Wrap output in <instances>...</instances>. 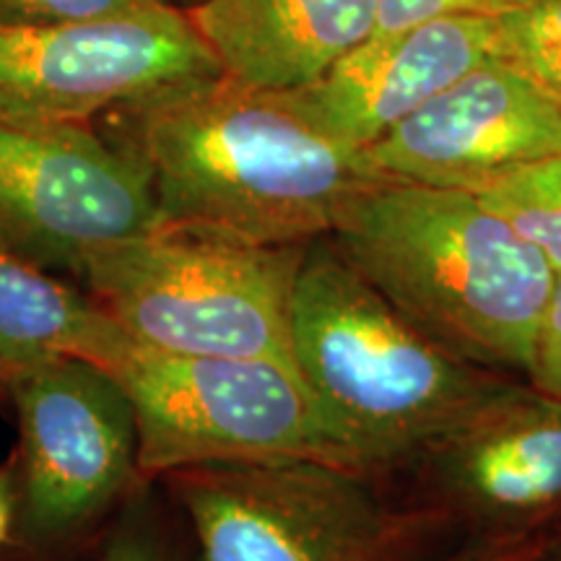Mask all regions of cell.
Instances as JSON below:
<instances>
[{
  "mask_svg": "<svg viewBox=\"0 0 561 561\" xmlns=\"http://www.w3.org/2000/svg\"><path fill=\"white\" fill-rule=\"evenodd\" d=\"M107 115L110 140L146 172L164 227L310 244L396 180L307 123L284 91L224 73L167 83Z\"/></svg>",
  "mask_w": 561,
  "mask_h": 561,
  "instance_id": "1",
  "label": "cell"
},
{
  "mask_svg": "<svg viewBox=\"0 0 561 561\" xmlns=\"http://www.w3.org/2000/svg\"><path fill=\"white\" fill-rule=\"evenodd\" d=\"M331 237L434 343L528 380L557 271L479 195L390 180L364 193Z\"/></svg>",
  "mask_w": 561,
  "mask_h": 561,
  "instance_id": "2",
  "label": "cell"
},
{
  "mask_svg": "<svg viewBox=\"0 0 561 561\" xmlns=\"http://www.w3.org/2000/svg\"><path fill=\"white\" fill-rule=\"evenodd\" d=\"M291 354L351 468L380 473L507 390L382 297L331 234L307 244L291 299Z\"/></svg>",
  "mask_w": 561,
  "mask_h": 561,
  "instance_id": "3",
  "label": "cell"
},
{
  "mask_svg": "<svg viewBox=\"0 0 561 561\" xmlns=\"http://www.w3.org/2000/svg\"><path fill=\"white\" fill-rule=\"evenodd\" d=\"M305 250L161 224L96 250L79 273L133 343L297 369L291 299Z\"/></svg>",
  "mask_w": 561,
  "mask_h": 561,
  "instance_id": "4",
  "label": "cell"
},
{
  "mask_svg": "<svg viewBox=\"0 0 561 561\" xmlns=\"http://www.w3.org/2000/svg\"><path fill=\"white\" fill-rule=\"evenodd\" d=\"M195 561H405L424 525L375 473L320 458L227 460L170 473Z\"/></svg>",
  "mask_w": 561,
  "mask_h": 561,
  "instance_id": "5",
  "label": "cell"
},
{
  "mask_svg": "<svg viewBox=\"0 0 561 561\" xmlns=\"http://www.w3.org/2000/svg\"><path fill=\"white\" fill-rule=\"evenodd\" d=\"M104 367L136 411L144 471L170 476L265 458L348 466L299 371L286 364L170 354L125 339Z\"/></svg>",
  "mask_w": 561,
  "mask_h": 561,
  "instance_id": "6",
  "label": "cell"
},
{
  "mask_svg": "<svg viewBox=\"0 0 561 561\" xmlns=\"http://www.w3.org/2000/svg\"><path fill=\"white\" fill-rule=\"evenodd\" d=\"M159 227L146 172L89 123L0 115V244L79 273L96 250Z\"/></svg>",
  "mask_w": 561,
  "mask_h": 561,
  "instance_id": "7",
  "label": "cell"
},
{
  "mask_svg": "<svg viewBox=\"0 0 561 561\" xmlns=\"http://www.w3.org/2000/svg\"><path fill=\"white\" fill-rule=\"evenodd\" d=\"M403 466L426 523L468 541H538L561 525V401L515 380Z\"/></svg>",
  "mask_w": 561,
  "mask_h": 561,
  "instance_id": "8",
  "label": "cell"
},
{
  "mask_svg": "<svg viewBox=\"0 0 561 561\" xmlns=\"http://www.w3.org/2000/svg\"><path fill=\"white\" fill-rule=\"evenodd\" d=\"M216 73L180 5L87 24H0V115L89 123L167 83Z\"/></svg>",
  "mask_w": 561,
  "mask_h": 561,
  "instance_id": "9",
  "label": "cell"
},
{
  "mask_svg": "<svg viewBox=\"0 0 561 561\" xmlns=\"http://www.w3.org/2000/svg\"><path fill=\"white\" fill-rule=\"evenodd\" d=\"M26 473V523L58 538L89 523L138 468L128 392L102 364L58 356L5 371Z\"/></svg>",
  "mask_w": 561,
  "mask_h": 561,
  "instance_id": "10",
  "label": "cell"
},
{
  "mask_svg": "<svg viewBox=\"0 0 561 561\" xmlns=\"http://www.w3.org/2000/svg\"><path fill=\"white\" fill-rule=\"evenodd\" d=\"M403 182L481 193L510 172L561 153V94L489 58L367 149Z\"/></svg>",
  "mask_w": 561,
  "mask_h": 561,
  "instance_id": "11",
  "label": "cell"
},
{
  "mask_svg": "<svg viewBox=\"0 0 561 561\" xmlns=\"http://www.w3.org/2000/svg\"><path fill=\"white\" fill-rule=\"evenodd\" d=\"M496 55V19H432L371 34L307 87L291 107L335 144L367 151L468 70Z\"/></svg>",
  "mask_w": 561,
  "mask_h": 561,
  "instance_id": "12",
  "label": "cell"
},
{
  "mask_svg": "<svg viewBox=\"0 0 561 561\" xmlns=\"http://www.w3.org/2000/svg\"><path fill=\"white\" fill-rule=\"evenodd\" d=\"M185 13L224 76L271 91L318 81L377 30V0H206Z\"/></svg>",
  "mask_w": 561,
  "mask_h": 561,
  "instance_id": "13",
  "label": "cell"
},
{
  "mask_svg": "<svg viewBox=\"0 0 561 561\" xmlns=\"http://www.w3.org/2000/svg\"><path fill=\"white\" fill-rule=\"evenodd\" d=\"M128 339L115 320L24 255L0 244V371L81 356L107 364Z\"/></svg>",
  "mask_w": 561,
  "mask_h": 561,
  "instance_id": "14",
  "label": "cell"
},
{
  "mask_svg": "<svg viewBox=\"0 0 561 561\" xmlns=\"http://www.w3.org/2000/svg\"><path fill=\"white\" fill-rule=\"evenodd\" d=\"M476 195L561 273V153L510 172Z\"/></svg>",
  "mask_w": 561,
  "mask_h": 561,
  "instance_id": "15",
  "label": "cell"
},
{
  "mask_svg": "<svg viewBox=\"0 0 561 561\" xmlns=\"http://www.w3.org/2000/svg\"><path fill=\"white\" fill-rule=\"evenodd\" d=\"M496 58L561 94V0H533L496 19Z\"/></svg>",
  "mask_w": 561,
  "mask_h": 561,
  "instance_id": "16",
  "label": "cell"
},
{
  "mask_svg": "<svg viewBox=\"0 0 561 561\" xmlns=\"http://www.w3.org/2000/svg\"><path fill=\"white\" fill-rule=\"evenodd\" d=\"M174 5V0H0V24H87Z\"/></svg>",
  "mask_w": 561,
  "mask_h": 561,
  "instance_id": "17",
  "label": "cell"
},
{
  "mask_svg": "<svg viewBox=\"0 0 561 561\" xmlns=\"http://www.w3.org/2000/svg\"><path fill=\"white\" fill-rule=\"evenodd\" d=\"M533 0H377V30L388 34L405 30L432 19L450 16H481L504 19L510 13L523 11Z\"/></svg>",
  "mask_w": 561,
  "mask_h": 561,
  "instance_id": "18",
  "label": "cell"
},
{
  "mask_svg": "<svg viewBox=\"0 0 561 561\" xmlns=\"http://www.w3.org/2000/svg\"><path fill=\"white\" fill-rule=\"evenodd\" d=\"M528 382L561 401V273H557L551 301L538 331L536 362H533Z\"/></svg>",
  "mask_w": 561,
  "mask_h": 561,
  "instance_id": "19",
  "label": "cell"
},
{
  "mask_svg": "<svg viewBox=\"0 0 561 561\" xmlns=\"http://www.w3.org/2000/svg\"><path fill=\"white\" fill-rule=\"evenodd\" d=\"M538 541H541V538H538ZM538 541H523V543L466 541L462 549L437 561H533Z\"/></svg>",
  "mask_w": 561,
  "mask_h": 561,
  "instance_id": "20",
  "label": "cell"
},
{
  "mask_svg": "<svg viewBox=\"0 0 561 561\" xmlns=\"http://www.w3.org/2000/svg\"><path fill=\"white\" fill-rule=\"evenodd\" d=\"M100 561H164V553L140 533H125L104 549Z\"/></svg>",
  "mask_w": 561,
  "mask_h": 561,
  "instance_id": "21",
  "label": "cell"
},
{
  "mask_svg": "<svg viewBox=\"0 0 561 561\" xmlns=\"http://www.w3.org/2000/svg\"><path fill=\"white\" fill-rule=\"evenodd\" d=\"M533 561H561V525L538 541Z\"/></svg>",
  "mask_w": 561,
  "mask_h": 561,
  "instance_id": "22",
  "label": "cell"
},
{
  "mask_svg": "<svg viewBox=\"0 0 561 561\" xmlns=\"http://www.w3.org/2000/svg\"><path fill=\"white\" fill-rule=\"evenodd\" d=\"M11 533V500L9 491H5L3 483H0V546L5 543Z\"/></svg>",
  "mask_w": 561,
  "mask_h": 561,
  "instance_id": "23",
  "label": "cell"
},
{
  "mask_svg": "<svg viewBox=\"0 0 561 561\" xmlns=\"http://www.w3.org/2000/svg\"><path fill=\"white\" fill-rule=\"evenodd\" d=\"M201 3H206V0H174V5H180L182 11L195 9V5H201Z\"/></svg>",
  "mask_w": 561,
  "mask_h": 561,
  "instance_id": "24",
  "label": "cell"
}]
</instances>
